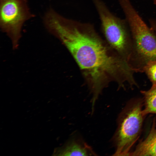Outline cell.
Segmentation results:
<instances>
[{"label":"cell","instance_id":"7","mask_svg":"<svg viewBox=\"0 0 156 156\" xmlns=\"http://www.w3.org/2000/svg\"><path fill=\"white\" fill-rule=\"evenodd\" d=\"M129 156H156V125L153 123L146 138L137 145Z\"/></svg>","mask_w":156,"mask_h":156},{"label":"cell","instance_id":"4","mask_svg":"<svg viewBox=\"0 0 156 156\" xmlns=\"http://www.w3.org/2000/svg\"><path fill=\"white\" fill-rule=\"evenodd\" d=\"M143 103L140 99L132 100L120 113L118 128L113 138L116 147L114 155L129 156L141 132L144 116Z\"/></svg>","mask_w":156,"mask_h":156},{"label":"cell","instance_id":"9","mask_svg":"<svg viewBox=\"0 0 156 156\" xmlns=\"http://www.w3.org/2000/svg\"><path fill=\"white\" fill-rule=\"evenodd\" d=\"M143 72H145L152 85H156V61L148 62L142 68Z\"/></svg>","mask_w":156,"mask_h":156},{"label":"cell","instance_id":"1","mask_svg":"<svg viewBox=\"0 0 156 156\" xmlns=\"http://www.w3.org/2000/svg\"><path fill=\"white\" fill-rule=\"evenodd\" d=\"M69 50L81 70L90 79L93 94L98 96L108 77L120 86L133 78L135 69L118 54H111L93 25L62 16L55 18L49 28Z\"/></svg>","mask_w":156,"mask_h":156},{"label":"cell","instance_id":"2","mask_svg":"<svg viewBox=\"0 0 156 156\" xmlns=\"http://www.w3.org/2000/svg\"><path fill=\"white\" fill-rule=\"evenodd\" d=\"M99 16L102 32L109 45L130 64L134 51L130 30L125 19L112 13L102 0H92Z\"/></svg>","mask_w":156,"mask_h":156},{"label":"cell","instance_id":"11","mask_svg":"<svg viewBox=\"0 0 156 156\" xmlns=\"http://www.w3.org/2000/svg\"><path fill=\"white\" fill-rule=\"evenodd\" d=\"M154 4L156 6V0H153Z\"/></svg>","mask_w":156,"mask_h":156},{"label":"cell","instance_id":"6","mask_svg":"<svg viewBox=\"0 0 156 156\" xmlns=\"http://www.w3.org/2000/svg\"><path fill=\"white\" fill-rule=\"evenodd\" d=\"M54 156H93L96 155L92 148L80 138H70L62 146L54 149Z\"/></svg>","mask_w":156,"mask_h":156},{"label":"cell","instance_id":"10","mask_svg":"<svg viewBox=\"0 0 156 156\" xmlns=\"http://www.w3.org/2000/svg\"><path fill=\"white\" fill-rule=\"evenodd\" d=\"M151 27L156 33V20L153 19L149 20Z\"/></svg>","mask_w":156,"mask_h":156},{"label":"cell","instance_id":"5","mask_svg":"<svg viewBox=\"0 0 156 156\" xmlns=\"http://www.w3.org/2000/svg\"><path fill=\"white\" fill-rule=\"evenodd\" d=\"M0 27L16 47L23 25L33 17L26 0H0Z\"/></svg>","mask_w":156,"mask_h":156},{"label":"cell","instance_id":"8","mask_svg":"<svg viewBox=\"0 0 156 156\" xmlns=\"http://www.w3.org/2000/svg\"><path fill=\"white\" fill-rule=\"evenodd\" d=\"M141 92L144 96V115L145 116L149 114H156V85H152L150 89L141 91Z\"/></svg>","mask_w":156,"mask_h":156},{"label":"cell","instance_id":"3","mask_svg":"<svg viewBox=\"0 0 156 156\" xmlns=\"http://www.w3.org/2000/svg\"><path fill=\"white\" fill-rule=\"evenodd\" d=\"M118 1L130 30L134 56L140 61L142 68L148 62L156 61V33L147 25L130 0Z\"/></svg>","mask_w":156,"mask_h":156}]
</instances>
